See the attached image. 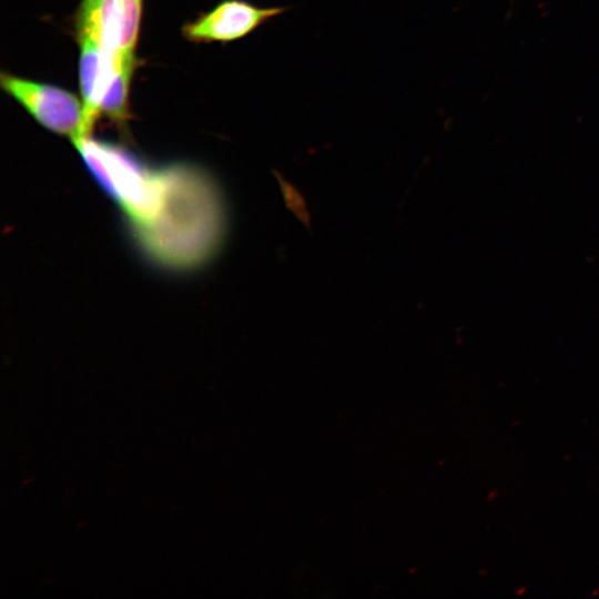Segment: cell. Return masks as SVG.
Segmentation results:
<instances>
[{
    "instance_id": "obj_2",
    "label": "cell",
    "mask_w": 599,
    "mask_h": 599,
    "mask_svg": "<svg viewBox=\"0 0 599 599\" xmlns=\"http://www.w3.org/2000/svg\"><path fill=\"white\" fill-rule=\"evenodd\" d=\"M73 144L130 225L153 215L160 197L161 167H153L123 145L93 139L91 134Z\"/></svg>"
},
{
    "instance_id": "obj_6",
    "label": "cell",
    "mask_w": 599,
    "mask_h": 599,
    "mask_svg": "<svg viewBox=\"0 0 599 599\" xmlns=\"http://www.w3.org/2000/svg\"><path fill=\"white\" fill-rule=\"evenodd\" d=\"M80 59L79 81L84 109L85 129L90 135L100 116L101 101L114 79L124 55L105 51L88 34H77Z\"/></svg>"
},
{
    "instance_id": "obj_7",
    "label": "cell",
    "mask_w": 599,
    "mask_h": 599,
    "mask_svg": "<svg viewBox=\"0 0 599 599\" xmlns=\"http://www.w3.org/2000/svg\"><path fill=\"white\" fill-rule=\"evenodd\" d=\"M135 67L134 53L122 58L120 68L101 101L100 116L105 115L115 122L129 119V91Z\"/></svg>"
},
{
    "instance_id": "obj_5",
    "label": "cell",
    "mask_w": 599,
    "mask_h": 599,
    "mask_svg": "<svg viewBox=\"0 0 599 599\" xmlns=\"http://www.w3.org/2000/svg\"><path fill=\"white\" fill-rule=\"evenodd\" d=\"M290 8L261 7L247 0H223L194 21L185 23L182 33L192 42L230 43L247 37Z\"/></svg>"
},
{
    "instance_id": "obj_4",
    "label": "cell",
    "mask_w": 599,
    "mask_h": 599,
    "mask_svg": "<svg viewBox=\"0 0 599 599\" xmlns=\"http://www.w3.org/2000/svg\"><path fill=\"white\" fill-rule=\"evenodd\" d=\"M143 0H81L75 33L92 37L108 52L134 53Z\"/></svg>"
},
{
    "instance_id": "obj_3",
    "label": "cell",
    "mask_w": 599,
    "mask_h": 599,
    "mask_svg": "<svg viewBox=\"0 0 599 599\" xmlns=\"http://www.w3.org/2000/svg\"><path fill=\"white\" fill-rule=\"evenodd\" d=\"M2 90L22 105L42 126L72 142L88 136L82 99L49 83L0 73Z\"/></svg>"
},
{
    "instance_id": "obj_1",
    "label": "cell",
    "mask_w": 599,
    "mask_h": 599,
    "mask_svg": "<svg viewBox=\"0 0 599 599\" xmlns=\"http://www.w3.org/2000/svg\"><path fill=\"white\" fill-rule=\"evenodd\" d=\"M227 227L221 189L203 167L176 162L161 166L155 212L130 225L142 254L161 268L196 270L219 252Z\"/></svg>"
}]
</instances>
